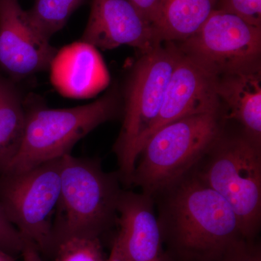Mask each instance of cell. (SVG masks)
Segmentation results:
<instances>
[{
	"label": "cell",
	"instance_id": "15",
	"mask_svg": "<svg viewBox=\"0 0 261 261\" xmlns=\"http://www.w3.org/2000/svg\"><path fill=\"white\" fill-rule=\"evenodd\" d=\"M218 0H165L156 25L161 42L179 43L195 34L216 10Z\"/></svg>",
	"mask_w": 261,
	"mask_h": 261
},
{
	"label": "cell",
	"instance_id": "6",
	"mask_svg": "<svg viewBox=\"0 0 261 261\" xmlns=\"http://www.w3.org/2000/svg\"><path fill=\"white\" fill-rule=\"evenodd\" d=\"M119 110L118 98L112 92L78 107L51 109L35 106L25 110L21 145L3 173L23 172L70 154L79 141L99 125L114 119Z\"/></svg>",
	"mask_w": 261,
	"mask_h": 261
},
{
	"label": "cell",
	"instance_id": "1",
	"mask_svg": "<svg viewBox=\"0 0 261 261\" xmlns=\"http://www.w3.org/2000/svg\"><path fill=\"white\" fill-rule=\"evenodd\" d=\"M152 197L172 261H213L247 240L231 206L192 168Z\"/></svg>",
	"mask_w": 261,
	"mask_h": 261
},
{
	"label": "cell",
	"instance_id": "22",
	"mask_svg": "<svg viewBox=\"0 0 261 261\" xmlns=\"http://www.w3.org/2000/svg\"><path fill=\"white\" fill-rule=\"evenodd\" d=\"M154 25L159 23L165 0H128Z\"/></svg>",
	"mask_w": 261,
	"mask_h": 261
},
{
	"label": "cell",
	"instance_id": "20",
	"mask_svg": "<svg viewBox=\"0 0 261 261\" xmlns=\"http://www.w3.org/2000/svg\"><path fill=\"white\" fill-rule=\"evenodd\" d=\"M25 240L8 219L0 202V249L11 255H21Z\"/></svg>",
	"mask_w": 261,
	"mask_h": 261
},
{
	"label": "cell",
	"instance_id": "16",
	"mask_svg": "<svg viewBox=\"0 0 261 261\" xmlns=\"http://www.w3.org/2000/svg\"><path fill=\"white\" fill-rule=\"evenodd\" d=\"M25 124V106L18 89L0 75V175L18 153Z\"/></svg>",
	"mask_w": 261,
	"mask_h": 261
},
{
	"label": "cell",
	"instance_id": "19",
	"mask_svg": "<svg viewBox=\"0 0 261 261\" xmlns=\"http://www.w3.org/2000/svg\"><path fill=\"white\" fill-rule=\"evenodd\" d=\"M216 10L237 15L261 28V0H218Z\"/></svg>",
	"mask_w": 261,
	"mask_h": 261
},
{
	"label": "cell",
	"instance_id": "9",
	"mask_svg": "<svg viewBox=\"0 0 261 261\" xmlns=\"http://www.w3.org/2000/svg\"><path fill=\"white\" fill-rule=\"evenodd\" d=\"M56 51L29 21L18 0H0V67L11 80L48 69Z\"/></svg>",
	"mask_w": 261,
	"mask_h": 261
},
{
	"label": "cell",
	"instance_id": "7",
	"mask_svg": "<svg viewBox=\"0 0 261 261\" xmlns=\"http://www.w3.org/2000/svg\"><path fill=\"white\" fill-rule=\"evenodd\" d=\"M62 158L23 172L0 175V202L8 219L41 255L54 257L53 224L61 190Z\"/></svg>",
	"mask_w": 261,
	"mask_h": 261
},
{
	"label": "cell",
	"instance_id": "12",
	"mask_svg": "<svg viewBox=\"0 0 261 261\" xmlns=\"http://www.w3.org/2000/svg\"><path fill=\"white\" fill-rule=\"evenodd\" d=\"M49 69L54 88L70 99L94 97L110 82L109 73L97 48L82 40L57 51Z\"/></svg>",
	"mask_w": 261,
	"mask_h": 261
},
{
	"label": "cell",
	"instance_id": "10",
	"mask_svg": "<svg viewBox=\"0 0 261 261\" xmlns=\"http://www.w3.org/2000/svg\"><path fill=\"white\" fill-rule=\"evenodd\" d=\"M81 40L97 49L127 45L140 53L162 43L154 25L128 0H92Z\"/></svg>",
	"mask_w": 261,
	"mask_h": 261
},
{
	"label": "cell",
	"instance_id": "23",
	"mask_svg": "<svg viewBox=\"0 0 261 261\" xmlns=\"http://www.w3.org/2000/svg\"><path fill=\"white\" fill-rule=\"evenodd\" d=\"M107 261H130L118 236L113 242L112 250Z\"/></svg>",
	"mask_w": 261,
	"mask_h": 261
},
{
	"label": "cell",
	"instance_id": "3",
	"mask_svg": "<svg viewBox=\"0 0 261 261\" xmlns=\"http://www.w3.org/2000/svg\"><path fill=\"white\" fill-rule=\"evenodd\" d=\"M224 197L238 217L247 240H255L261 225V145L240 127L218 138L192 168Z\"/></svg>",
	"mask_w": 261,
	"mask_h": 261
},
{
	"label": "cell",
	"instance_id": "17",
	"mask_svg": "<svg viewBox=\"0 0 261 261\" xmlns=\"http://www.w3.org/2000/svg\"><path fill=\"white\" fill-rule=\"evenodd\" d=\"M84 0H36L27 10V18L38 32L48 40L64 27Z\"/></svg>",
	"mask_w": 261,
	"mask_h": 261
},
{
	"label": "cell",
	"instance_id": "18",
	"mask_svg": "<svg viewBox=\"0 0 261 261\" xmlns=\"http://www.w3.org/2000/svg\"><path fill=\"white\" fill-rule=\"evenodd\" d=\"M55 261H107L99 238L73 237L57 247Z\"/></svg>",
	"mask_w": 261,
	"mask_h": 261
},
{
	"label": "cell",
	"instance_id": "21",
	"mask_svg": "<svg viewBox=\"0 0 261 261\" xmlns=\"http://www.w3.org/2000/svg\"><path fill=\"white\" fill-rule=\"evenodd\" d=\"M213 261H261L260 246L255 240H243Z\"/></svg>",
	"mask_w": 261,
	"mask_h": 261
},
{
	"label": "cell",
	"instance_id": "13",
	"mask_svg": "<svg viewBox=\"0 0 261 261\" xmlns=\"http://www.w3.org/2000/svg\"><path fill=\"white\" fill-rule=\"evenodd\" d=\"M152 196L122 191L117 206L118 237L130 261H158L164 255Z\"/></svg>",
	"mask_w": 261,
	"mask_h": 261
},
{
	"label": "cell",
	"instance_id": "14",
	"mask_svg": "<svg viewBox=\"0 0 261 261\" xmlns=\"http://www.w3.org/2000/svg\"><path fill=\"white\" fill-rule=\"evenodd\" d=\"M223 119L236 122L251 140L261 145L260 62L216 77Z\"/></svg>",
	"mask_w": 261,
	"mask_h": 261
},
{
	"label": "cell",
	"instance_id": "2",
	"mask_svg": "<svg viewBox=\"0 0 261 261\" xmlns=\"http://www.w3.org/2000/svg\"><path fill=\"white\" fill-rule=\"evenodd\" d=\"M121 182L118 173H106L97 160L70 154L62 158L61 196L53 224L56 251L66 239L99 238L117 223Z\"/></svg>",
	"mask_w": 261,
	"mask_h": 261
},
{
	"label": "cell",
	"instance_id": "25",
	"mask_svg": "<svg viewBox=\"0 0 261 261\" xmlns=\"http://www.w3.org/2000/svg\"><path fill=\"white\" fill-rule=\"evenodd\" d=\"M14 255L0 249V261H16Z\"/></svg>",
	"mask_w": 261,
	"mask_h": 261
},
{
	"label": "cell",
	"instance_id": "5",
	"mask_svg": "<svg viewBox=\"0 0 261 261\" xmlns=\"http://www.w3.org/2000/svg\"><path fill=\"white\" fill-rule=\"evenodd\" d=\"M223 121L221 112L204 113L161 127L142 147L130 185L152 196L190 171L218 138Z\"/></svg>",
	"mask_w": 261,
	"mask_h": 261
},
{
	"label": "cell",
	"instance_id": "4",
	"mask_svg": "<svg viewBox=\"0 0 261 261\" xmlns=\"http://www.w3.org/2000/svg\"><path fill=\"white\" fill-rule=\"evenodd\" d=\"M178 55L175 43L162 42L140 53L130 70L123 124L113 148L119 166L118 175L128 186L145 135L159 116Z\"/></svg>",
	"mask_w": 261,
	"mask_h": 261
},
{
	"label": "cell",
	"instance_id": "8",
	"mask_svg": "<svg viewBox=\"0 0 261 261\" xmlns=\"http://www.w3.org/2000/svg\"><path fill=\"white\" fill-rule=\"evenodd\" d=\"M175 44L182 54L217 77L260 62L261 28L215 10L194 35Z\"/></svg>",
	"mask_w": 261,
	"mask_h": 261
},
{
	"label": "cell",
	"instance_id": "11",
	"mask_svg": "<svg viewBox=\"0 0 261 261\" xmlns=\"http://www.w3.org/2000/svg\"><path fill=\"white\" fill-rule=\"evenodd\" d=\"M216 82V76L179 50L159 116L145 135L142 149L156 130L171 122L200 113L221 112Z\"/></svg>",
	"mask_w": 261,
	"mask_h": 261
},
{
	"label": "cell",
	"instance_id": "24",
	"mask_svg": "<svg viewBox=\"0 0 261 261\" xmlns=\"http://www.w3.org/2000/svg\"><path fill=\"white\" fill-rule=\"evenodd\" d=\"M21 255L23 261H42L41 254L36 247L28 240H25V246L21 252Z\"/></svg>",
	"mask_w": 261,
	"mask_h": 261
},
{
	"label": "cell",
	"instance_id": "26",
	"mask_svg": "<svg viewBox=\"0 0 261 261\" xmlns=\"http://www.w3.org/2000/svg\"><path fill=\"white\" fill-rule=\"evenodd\" d=\"M158 261H172L171 260V259L168 257V255H166V254H164V255H163L162 257H161V258Z\"/></svg>",
	"mask_w": 261,
	"mask_h": 261
}]
</instances>
